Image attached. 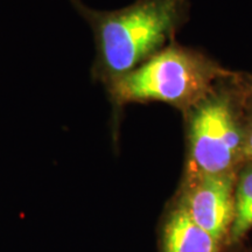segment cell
Instances as JSON below:
<instances>
[{
    "label": "cell",
    "instance_id": "cell-4",
    "mask_svg": "<svg viewBox=\"0 0 252 252\" xmlns=\"http://www.w3.org/2000/svg\"><path fill=\"white\" fill-rule=\"evenodd\" d=\"M181 206L200 228L220 242L235 219L232 174H194Z\"/></svg>",
    "mask_w": 252,
    "mask_h": 252
},
{
    "label": "cell",
    "instance_id": "cell-1",
    "mask_svg": "<svg viewBox=\"0 0 252 252\" xmlns=\"http://www.w3.org/2000/svg\"><path fill=\"white\" fill-rule=\"evenodd\" d=\"M93 30L96 43L91 74L109 84L160 52L184 17L187 0H137L116 11H97L69 0Z\"/></svg>",
    "mask_w": 252,
    "mask_h": 252
},
{
    "label": "cell",
    "instance_id": "cell-2",
    "mask_svg": "<svg viewBox=\"0 0 252 252\" xmlns=\"http://www.w3.org/2000/svg\"><path fill=\"white\" fill-rule=\"evenodd\" d=\"M220 74V70L201 56L169 47L106 86L118 108L145 102L184 108L206 98Z\"/></svg>",
    "mask_w": 252,
    "mask_h": 252
},
{
    "label": "cell",
    "instance_id": "cell-6",
    "mask_svg": "<svg viewBox=\"0 0 252 252\" xmlns=\"http://www.w3.org/2000/svg\"><path fill=\"white\" fill-rule=\"evenodd\" d=\"M252 228V169L242 175L235 191V219L230 229L231 242L238 241Z\"/></svg>",
    "mask_w": 252,
    "mask_h": 252
},
{
    "label": "cell",
    "instance_id": "cell-7",
    "mask_svg": "<svg viewBox=\"0 0 252 252\" xmlns=\"http://www.w3.org/2000/svg\"><path fill=\"white\" fill-rule=\"evenodd\" d=\"M244 146H245V151H247L248 156L252 159V131L250 132V134H249V137H248L247 141H245Z\"/></svg>",
    "mask_w": 252,
    "mask_h": 252
},
{
    "label": "cell",
    "instance_id": "cell-5",
    "mask_svg": "<svg viewBox=\"0 0 252 252\" xmlns=\"http://www.w3.org/2000/svg\"><path fill=\"white\" fill-rule=\"evenodd\" d=\"M162 252H220V242L200 228L180 204L163 225Z\"/></svg>",
    "mask_w": 252,
    "mask_h": 252
},
{
    "label": "cell",
    "instance_id": "cell-3",
    "mask_svg": "<svg viewBox=\"0 0 252 252\" xmlns=\"http://www.w3.org/2000/svg\"><path fill=\"white\" fill-rule=\"evenodd\" d=\"M242 133L229 100L206 99L190 125V157L195 174H228L242 152Z\"/></svg>",
    "mask_w": 252,
    "mask_h": 252
}]
</instances>
